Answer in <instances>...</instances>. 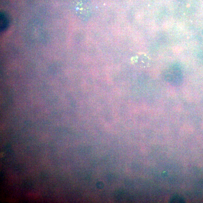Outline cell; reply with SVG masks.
Returning a JSON list of instances; mask_svg holds the SVG:
<instances>
[{
  "mask_svg": "<svg viewBox=\"0 0 203 203\" xmlns=\"http://www.w3.org/2000/svg\"><path fill=\"white\" fill-rule=\"evenodd\" d=\"M9 21L7 17L4 14H1V31H4L9 25Z\"/></svg>",
  "mask_w": 203,
  "mask_h": 203,
  "instance_id": "1",
  "label": "cell"
}]
</instances>
